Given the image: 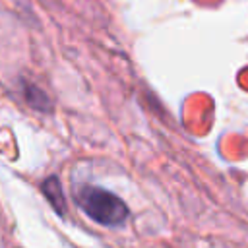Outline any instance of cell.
<instances>
[{
	"mask_svg": "<svg viewBox=\"0 0 248 248\" xmlns=\"http://www.w3.org/2000/svg\"><path fill=\"white\" fill-rule=\"evenodd\" d=\"M43 194L45 198L48 200V203L54 207V211L58 215H64L66 213V200H64V194H62V186H60V180L56 176H48L43 184Z\"/></svg>",
	"mask_w": 248,
	"mask_h": 248,
	"instance_id": "2",
	"label": "cell"
},
{
	"mask_svg": "<svg viewBox=\"0 0 248 248\" xmlns=\"http://www.w3.org/2000/svg\"><path fill=\"white\" fill-rule=\"evenodd\" d=\"M76 202L87 217H91L95 223L105 225V227L122 225L130 215L126 203L118 196L99 186L79 188V192L76 194Z\"/></svg>",
	"mask_w": 248,
	"mask_h": 248,
	"instance_id": "1",
	"label": "cell"
},
{
	"mask_svg": "<svg viewBox=\"0 0 248 248\" xmlns=\"http://www.w3.org/2000/svg\"><path fill=\"white\" fill-rule=\"evenodd\" d=\"M23 91H25V99H27V103L31 107H35L39 110H50V101H48V97L39 87H33L29 83H25Z\"/></svg>",
	"mask_w": 248,
	"mask_h": 248,
	"instance_id": "3",
	"label": "cell"
}]
</instances>
